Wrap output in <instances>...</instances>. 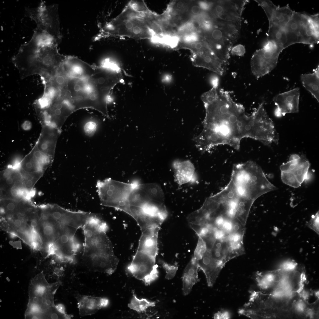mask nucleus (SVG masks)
<instances>
[{"label":"nucleus","instance_id":"nucleus-11","mask_svg":"<svg viewBox=\"0 0 319 319\" xmlns=\"http://www.w3.org/2000/svg\"><path fill=\"white\" fill-rule=\"evenodd\" d=\"M310 166L309 161L304 155H291L289 160L280 166L282 182L292 187H298L307 178Z\"/></svg>","mask_w":319,"mask_h":319},{"label":"nucleus","instance_id":"nucleus-24","mask_svg":"<svg viewBox=\"0 0 319 319\" xmlns=\"http://www.w3.org/2000/svg\"><path fill=\"white\" fill-rule=\"evenodd\" d=\"M294 12L288 5L283 7L277 6L269 25L273 24L284 27L291 19Z\"/></svg>","mask_w":319,"mask_h":319},{"label":"nucleus","instance_id":"nucleus-3","mask_svg":"<svg viewBox=\"0 0 319 319\" xmlns=\"http://www.w3.org/2000/svg\"><path fill=\"white\" fill-rule=\"evenodd\" d=\"M97 69L80 75L69 74L66 84L67 98L74 111L91 108L104 115L107 113L108 99L112 85L103 71L98 66Z\"/></svg>","mask_w":319,"mask_h":319},{"label":"nucleus","instance_id":"nucleus-19","mask_svg":"<svg viewBox=\"0 0 319 319\" xmlns=\"http://www.w3.org/2000/svg\"><path fill=\"white\" fill-rule=\"evenodd\" d=\"M159 228L160 227L150 228L142 231L137 250L144 251L157 255Z\"/></svg>","mask_w":319,"mask_h":319},{"label":"nucleus","instance_id":"nucleus-33","mask_svg":"<svg viewBox=\"0 0 319 319\" xmlns=\"http://www.w3.org/2000/svg\"><path fill=\"white\" fill-rule=\"evenodd\" d=\"M231 316L230 312L226 310L218 311L214 315V319H229Z\"/></svg>","mask_w":319,"mask_h":319},{"label":"nucleus","instance_id":"nucleus-23","mask_svg":"<svg viewBox=\"0 0 319 319\" xmlns=\"http://www.w3.org/2000/svg\"><path fill=\"white\" fill-rule=\"evenodd\" d=\"M301 19V13L294 12L291 19L284 27L287 35L288 46L298 43Z\"/></svg>","mask_w":319,"mask_h":319},{"label":"nucleus","instance_id":"nucleus-8","mask_svg":"<svg viewBox=\"0 0 319 319\" xmlns=\"http://www.w3.org/2000/svg\"><path fill=\"white\" fill-rule=\"evenodd\" d=\"M58 9L56 5L47 6L41 1L37 7L26 8L25 15L35 21L37 28L61 39Z\"/></svg>","mask_w":319,"mask_h":319},{"label":"nucleus","instance_id":"nucleus-39","mask_svg":"<svg viewBox=\"0 0 319 319\" xmlns=\"http://www.w3.org/2000/svg\"><path fill=\"white\" fill-rule=\"evenodd\" d=\"M294 275L296 277H298L300 276V271L298 270H296L294 271Z\"/></svg>","mask_w":319,"mask_h":319},{"label":"nucleus","instance_id":"nucleus-2","mask_svg":"<svg viewBox=\"0 0 319 319\" xmlns=\"http://www.w3.org/2000/svg\"><path fill=\"white\" fill-rule=\"evenodd\" d=\"M61 40L36 28L31 40L22 45L12 61L22 79L56 70L67 56L61 54L58 47Z\"/></svg>","mask_w":319,"mask_h":319},{"label":"nucleus","instance_id":"nucleus-20","mask_svg":"<svg viewBox=\"0 0 319 319\" xmlns=\"http://www.w3.org/2000/svg\"><path fill=\"white\" fill-rule=\"evenodd\" d=\"M198 268L197 261L193 257L185 267L183 275L182 290L184 295L188 294L193 285L199 281Z\"/></svg>","mask_w":319,"mask_h":319},{"label":"nucleus","instance_id":"nucleus-1","mask_svg":"<svg viewBox=\"0 0 319 319\" xmlns=\"http://www.w3.org/2000/svg\"><path fill=\"white\" fill-rule=\"evenodd\" d=\"M201 98L206 111L203 128L212 137L216 146L227 145L238 150L242 139L250 136V115L223 89L212 88Z\"/></svg>","mask_w":319,"mask_h":319},{"label":"nucleus","instance_id":"nucleus-15","mask_svg":"<svg viewBox=\"0 0 319 319\" xmlns=\"http://www.w3.org/2000/svg\"><path fill=\"white\" fill-rule=\"evenodd\" d=\"M53 159L39 151L35 145L20 162L19 170L26 172L44 171L51 165Z\"/></svg>","mask_w":319,"mask_h":319},{"label":"nucleus","instance_id":"nucleus-41","mask_svg":"<svg viewBox=\"0 0 319 319\" xmlns=\"http://www.w3.org/2000/svg\"><path fill=\"white\" fill-rule=\"evenodd\" d=\"M315 294H316V296H317L318 297V296H319V292H317Z\"/></svg>","mask_w":319,"mask_h":319},{"label":"nucleus","instance_id":"nucleus-4","mask_svg":"<svg viewBox=\"0 0 319 319\" xmlns=\"http://www.w3.org/2000/svg\"><path fill=\"white\" fill-rule=\"evenodd\" d=\"M82 228L84 236V261L94 271L112 274L116 270L119 261L106 234V224L94 214Z\"/></svg>","mask_w":319,"mask_h":319},{"label":"nucleus","instance_id":"nucleus-10","mask_svg":"<svg viewBox=\"0 0 319 319\" xmlns=\"http://www.w3.org/2000/svg\"><path fill=\"white\" fill-rule=\"evenodd\" d=\"M156 256L145 251L137 250L127 270L136 279L149 285L158 277V266L155 264Z\"/></svg>","mask_w":319,"mask_h":319},{"label":"nucleus","instance_id":"nucleus-26","mask_svg":"<svg viewBox=\"0 0 319 319\" xmlns=\"http://www.w3.org/2000/svg\"><path fill=\"white\" fill-rule=\"evenodd\" d=\"M155 302L145 298L139 299L133 292V297L128 307L131 309L139 313L143 312L150 307L155 306Z\"/></svg>","mask_w":319,"mask_h":319},{"label":"nucleus","instance_id":"nucleus-37","mask_svg":"<svg viewBox=\"0 0 319 319\" xmlns=\"http://www.w3.org/2000/svg\"><path fill=\"white\" fill-rule=\"evenodd\" d=\"M281 280V277L278 274L273 275L272 280L273 282L276 283L279 282Z\"/></svg>","mask_w":319,"mask_h":319},{"label":"nucleus","instance_id":"nucleus-6","mask_svg":"<svg viewBox=\"0 0 319 319\" xmlns=\"http://www.w3.org/2000/svg\"><path fill=\"white\" fill-rule=\"evenodd\" d=\"M241 26L240 23L212 19L201 35L216 56L227 64L232 45L239 36Z\"/></svg>","mask_w":319,"mask_h":319},{"label":"nucleus","instance_id":"nucleus-16","mask_svg":"<svg viewBox=\"0 0 319 319\" xmlns=\"http://www.w3.org/2000/svg\"><path fill=\"white\" fill-rule=\"evenodd\" d=\"M41 132L35 145L40 152L54 157L59 129L48 124L41 125Z\"/></svg>","mask_w":319,"mask_h":319},{"label":"nucleus","instance_id":"nucleus-9","mask_svg":"<svg viewBox=\"0 0 319 319\" xmlns=\"http://www.w3.org/2000/svg\"><path fill=\"white\" fill-rule=\"evenodd\" d=\"M284 49L272 41H267L263 47L256 50L251 59L252 72L257 79L270 72L276 66L279 56Z\"/></svg>","mask_w":319,"mask_h":319},{"label":"nucleus","instance_id":"nucleus-25","mask_svg":"<svg viewBox=\"0 0 319 319\" xmlns=\"http://www.w3.org/2000/svg\"><path fill=\"white\" fill-rule=\"evenodd\" d=\"M267 35V40L273 41L281 46L284 49L288 46L287 35L284 27L270 25Z\"/></svg>","mask_w":319,"mask_h":319},{"label":"nucleus","instance_id":"nucleus-21","mask_svg":"<svg viewBox=\"0 0 319 319\" xmlns=\"http://www.w3.org/2000/svg\"><path fill=\"white\" fill-rule=\"evenodd\" d=\"M175 178L179 185L188 183L191 180L194 175L195 168L189 160L176 161L173 163Z\"/></svg>","mask_w":319,"mask_h":319},{"label":"nucleus","instance_id":"nucleus-34","mask_svg":"<svg viewBox=\"0 0 319 319\" xmlns=\"http://www.w3.org/2000/svg\"><path fill=\"white\" fill-rule=\"evenodd\" d=\"M218 75L216 74L210 75L209 78V82L212 87V88L219 87V78Z\"/></svg>","mask_w":319,"mask_h":319},{"label":"nucleus","instance_id":"nucleus-32","mask_svg":"<svg viewBox=\"0 0 319 319\" xmlns=\"http://www.w3.org/2000/svg\"><path fill=\"white\" fill-rule=\"evenodd\" d=\"M231 52L232 54L239 56H243L245 52V47L241 44H239L232 47Z\"/></svg>","mask_w":319,"mask_h":319},{"label":"nucleus","instance_id":"nucleus-7","mask_svg":"<svg viewBox=\"0 0 319 319\" xmlns=\"http://www.w3.org/2000/svg\"><path fill=\"white\" fill-rule=\"evenodd\" d=\"M135 183H125L110 178L98 180L96 187L101 204L123 211Z\"/></svg>","mask_w":319,"mask_h":319},{"label":"nucleus","instance_id":"nucleus-18","mask_svg":"<svg viewBox=\"0 0 319 319\" xmlns=\"http://www.w3.org/2000/svg\"><path fill=\"white\" fill-rule=\"evenodd\" d=\"M319 22L313 20L310 15L301 13L298 43L313 45L319 43Z\"/></svg>","mask_w":319,"mask_h":319},{"label":"nucleus","instance_id":"nucleus-5","mask_svg":"<svg viewBox=\"0 0 319 319\" xmlns=\"http://www.w3.org/2000/svg\"><path fill=\"white\" fill-rule=\"evenodd\" d=\"M57 281L49 283L41 272L31 280L28 289L29 299L25 313V318L70 319L62 305H55L54 295L61 284Z\"/></svg>","mask_w":319,"mask_h":319},{"label":"nucleus","instance_id":"nucleus-17","mask_svg":"<svg viewBox=\"0 0 319 319\" xmlns=\"http://www.w3.org/2000/svg\"><path fill=\"white\" fill-rule=\"evenodd\" d=\"M75 297L77 302L79 315L82 316L94 314L101 308L107 307L109 304V300L105 297L79 293L75 294Z\"/></svg>","mask_w":319,"mask_h":319},{"label":"nucleus","instance_id":"nucleus-40","mask_svg":"<svg viewBox=\"0 0 319 319\" xmlns=\"http://www.w3.org/2000/svg\"><path fill=\"white\" fill-rule=\"evenodd\" d=\"M282 304L285 307H287L288 305L289 302L288 301H287V300H285L283 301L282 302Z\"/></svg>","mask_w":319,"mask_h":319},{"label":"nucleus","instance_id":"nucleus-28","mask_svg":"<svg viewBox=\"0 0 319 319\" xmlns=\"http://www.w3.org/2000/svg\"><path fill=\"white\" fill-rule=\"evenodd\" d=\"M264 10L269 21L270 22L273 14L277 8L270 0H255Z\"/></svg>","mask_w":319,"mask_h":319},{"label":"nucleus","instance_id":"nucleus-35","mask_svg":"<svg viewBox=\"0 0 319 319\" xmlns=\"http://www.w3.org/2000/svg\"><path fill=\"white\" fill-rule=\"evenodd\" d=\"M96 125L94 122H90L87 123L84 127L85 132L88 134H92L96 131Z\"/></svg>","mask_w":319,"mask_h":319},{"label":"nucleus","instance_id":"nucleus-38","mask_svg":"<svg viewBox=\"0 0 319 319\" xmlns=\"http://www.w3.org/2000/svg\"><path fill=\"white\" fill-rule=\"evenodd\" d=\"M305 307L304 303L301 302H299L297 305L296 308L298 310L300 311H303Z\"/></svg>","mask_w":319,"mask_h":319},{"label":"nucleus","instance_id":"nucleus-36","mask_svg":"<svg viewBox=\"0 0 319 319\" xmlns=\"http://www.w3.org/2000/svg\"><path fill=\"white\" fill-rule=\"evenodd\" d=\"M172 79V76L169 74L165 75L162 79L163 82L166 83L170 82Z\"/></svg>","mask_w":319,"mask_h":319},{"label":"nucleus","instance_id":"nucleus-27","mask_svg":"<svg viewBox=\"0 0 319 319\" xmlns=\"http://www.w3.org/2000/svg\"><path fill=\"white\" fill-rule=\"evenodd\" d=\"M20 171L22 176L23 185L26 192L29 191L32 188L42 176L44 172H26Z\"/></svg>","mask_w":319,"mask_h":319},{"label":"nucleus","instance_id":"nucleus-31","mask_svg":"<svg viewBox=\"0 0 319 319\" xmlns=\"http://www.w3.org/2000/svg\"><path fill=\"white\" fill-rule=\"evenodd\" d=\"M203 11L197 2L196 4L189 3L188 7L187 12L191 15L194 16L200 15Z\"/></svg>","mask_w":319,"mask_h":319},{"label":"nucleus","instance_id":"nucleus-30","mask_svg":"<svg viewBox=\"0 0 319 319\" xmlns=\"http://www.w3.org/2000/svg\"><path fill=\"white\" fill-rule=\"evenodd\" d=\"M306 225L319 235V213L318 211L315 214L312 216L310 220L306 223Z\"/></svg>","mask_w":319,"mask_h":319},{"label":"nucleus","instance_id":"nucleus-29","mask_svg":"<svg viewBox=\"0 0 319 319\" xmlns=\"http://www.w3.org/2000/svg\"><path fill=\"white\" fill-rule=\"evenodd\" d=\"M160 261L166 273V278L168 280L173 278L175 276L178 269L177 265L176 264L171 265L163 261L160 260Z\"/></svg>","mask_w":319,"mask_h":319},{"label":"nucleus","instance_id":"nucleus-14","mask_svg":"<svg viewBox=\"0 0 319 319\" xmlns=\"http://www.w3.org/2000/svg\"><path fill=\"white\" fill-rule=\"evenodd\" d=\"M300 90L297 87L275 96L273 100L276 107L274 114L280 118L288 113H297L299 110Z\"/></svg>","mask_w":319,"mask_h":319},{"label":"nucleus","instance_id":"nucleus-22","mask_svg":"<svg viewBox=\"0 0 319 319\" xmlns=\"http://www.w3.org/2000/svg\"><path fill=\"white\" fill-rule=\"evenodd\" d=\"M300 79L303 86L319 102V67L313 70L311 73L301 75Z\"/></svg>","mask_w":319,"mask_h":319},{"label":"nucleus","instance_id":"nucleus-12","mask_svg":"<svg viewBox=\"0 0 319 319\" xmlns=\"http://www.w3.org/2000/svg\"><path fill=\"white\" fill-rule=\"evenodd\" d=\"M248 0L210 1L206 12L210 19H219L241 23L242 14Z\"/></svg>","mask_w":319,"mask_h":319},{"label":"nucleus","instance_id":"nucleus-13","mask_svg":"<svg viewBox=\"0 0 319 319\" xmlns=\"http://www.w3.org/2000/svg\"><path fill=\"white\" fill-rule=\"evenodd\" d=\"M1 199L19 200L24 192L22 175L19 170L8 168L0 174Z\"/></svg>","mask_w":319,"mask_h":319}]
</instances>
